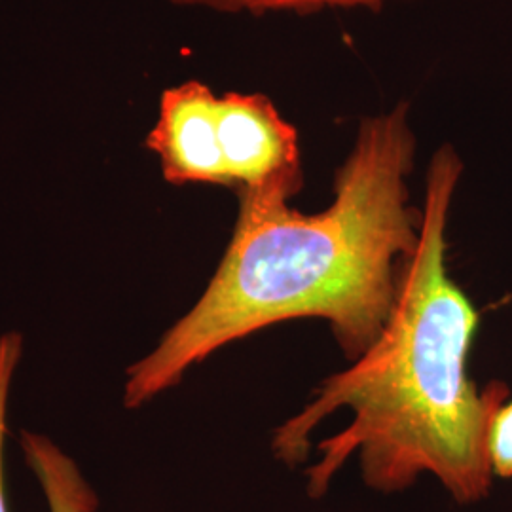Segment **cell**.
Listing matches in <instances>:
<instances>
[{
    "label": "cell",
    "mask_w": 512,
    "mask_h": 512,
    "mask_svg": "<svg viewBox=\"0 0 512 512\" xmlns=\"http://www.w3.org/2000/svg\"><path fill=\"white\" fill-rule=\"evenodd\" d=\"M416 152L410 105L399 103L361 120L327 209L304 215L281 194L239 192L217 274L154 351L129 366L126 408L179 384L222 346L291 319H327L353 361L372 348L420 241L421 211L408 190Z\"/></svg>",
    "instance_id": "6da1fadb"
},
{
    "label": "cell",
    "mask_w": 512,
    "mask_h": 512,
    "mask_svg": "<svg viewBox=\"0 0 512 512\" xmlns=\"http://www.w3.org/2000/svg\"><path fill=\"white\" fill-rule=\"evenodd\" d=\"M461 175L458 150L440 147L427 173L420 241L382 336L274 433L277 459L296 465L308 458L319 421L351 408L348 427L319 444L321 458L308 469L311 497L325 495L355 452L366 484L385 494L401 492L423 473L461 505L492 488L488 431L509 387L492 382L480 391L467 376L478 313L446 270V228Z\"/></svg>",
    "instance_id": "7a4b0ae2"
},
{
    "label": "cell",
    "mask_w": 512,
    "mask_h": 512,
    "mask_svg": "<svg viewBox=\"0 0 512 512\" xmlns=\"http://www.w3.org/2000/svg\"><path fill=\"white\" fill-rule=\"evenodd\" d=\"M219 147L228 188L238 194L274 192L293 200L304 186L298 133L264 93L220 95Z\"/></svg>",
    "instance_id": "3957f363"
},
{
    "label": "cell",
    "mask_w": 512,
    "mask_h": 512,
    "mask_svg": "<svg viewBox=\"0 0 512 512\" xmlns=\"http://www.w3.org/2000/svg\"><path fill=\"white\" fill-rule=\"evenodd\" d=\"M219 93L202 80L165 88L147 147L169 184L228 186L219 147Z\"/></svg>",
    "instance_id": "277c9868"
},
{
    "label": "cell",
    "mask_w": 512,
    "mask_h": 512,
    "mask_svg": "<svg viewBox=\"0 0 512 512\" xmlns=\"http://www.w3.org/2000/svg\"><path fill=\"white\" fill-rule=\"evenodd\" d=\"M29 467L40 482L50 512H95L99 501L76 463L44 435L21 433Z\"/></svg>",
    "instance_id": "5b68a950"
},
{
    "label": "cell",
    "mask_w": 512,
    "mask_h": 512,
    "mask_svg": "<svg viewBox=\"0 0 512 512\" xmlns=\"http://www.w3.org/2000/svg\"><path fill=\"white\" fill-rule=\"evenodd\" d=\"M183 8H202L220 14H298L310 16L329 10H380L401 0H167Z\"/></svg>",
    "instance_id": "8992f818"
},
{
    "label": "cell",
    "mask_w": 512,
    "mask_h": 512,
    "mask_svg": "<svg viewBox=\"0 0 512 512\" xmlns=\"http://www.w3.org/2000/svg\"><path fill=\"white\" fill-rule=\"evenodd\" d=\"M23 340L18 332H8L0 336V512L6 511L4 497V439H6V414L10 389L14 382V374L21 359Z\"/></svg>",
    "instance_id": "52a82bcc"
},
{
    "label": "cell",
    "mask_w": 512,
    "mask_h": 512,
    "mask_svg": "<svg viewBox=\"0 0 512 512\" xmlns=\"http://www.w3.org/2000/svg\"><path fill=\"white\" fill-rule=\"evenodd\" d=\"M488 458L492 473L512 478V401H505L495 412L488 431Z\"/></svg>",
    "instance_id": "ba28073f"
}]
</instances>
